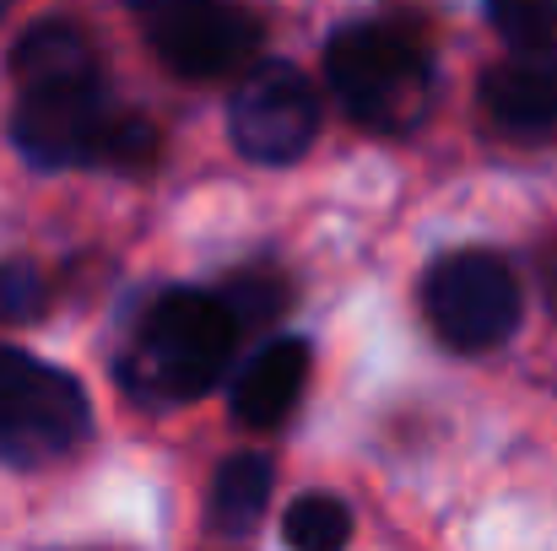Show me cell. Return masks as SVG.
<instances>
[{"label":"cell","instance_id":"obj_1","mask_svg":"<svg viewBox=\"0 0 557 551\" xmlns=\"http://www.w3.org/2000/svg\"><path fill=\"white\" fill-rule=\"evenodd\" d=\"M233 341H238V325L216 303V292H189V287L163 292L131 336L125 384L158 405L200 400L227 373Z\"/></svg>","mask_w":557,"mask_h":551},{"label":"cell","instance_id":"obj_2","mask_svg":"<svg viewBox=\"0 0 557 551\" xmlns=\"http://www.w3.org/2000/svg\"><path fill=\"white\" fill-rule=\"evenodd\" d=\"M325 82L358 125L384 136H400L428 114V60L389 22L342 27L325 43Z\"/></svg>","mask_w":557,"mask_h":551},{"label":"cell","instance_id":"obj_3","mask_svg":"<svg viewBox=\"0 0 557 551\" xmlns=\"http://www.w3.org/2000/svg\"><path fill=\"white\" fill-rule=\"evenodd\" d=\"M92 427L87 389L16 347H0V460L5 465H49L71 454Z\"/></svg>","mask_w":557,"mask_h":551},{"label":"cell","instance_id":"obj_4","mask_svg":"<svg viewBox=\"0 0 557 551\" xmlns=\"http://www.w3.org/2000/svg\"><path fill=\"white\" fill-rule=\"evenodd\" d=\"M147 49L189 82L238 76L260 54V16L238 0H131Z\"/></svg>","mask_w":557,"mask_h":551},{"label":"cell","instance_id":"obj_5","mask_svg":"<svg viewBox=\"0 0 557 551\" xmlns=\"http://www.w3.org/2000/svg\"><path fill=\"white\" fill-rule=\"evenodd\" d=\"M422 314L455 352H487L520 325V281L487 249L438 254L422 276Z\"/></svg>","mask_w":557,"mask_h":551},{"label":"cell","instance_id":"obj_6","mask_svg":"<svg viewBox=\"0 0 557 551\" xmlns=\"http://www.w3.org/2000/svg\"><path fill=\"white\" fill-rule=\"evenodd\" d=\"M227 130L249 163H265V168L298 163L309 152V141L320 136V92L298 65L260 60L244 71V82L227 103Z\"/></svg>","mask_w":557,"mask_h":551},{"label":"cell","instance_id":"obj_7","mask_svg":"<svg viewBox=\"0 0 557 551\" xmlns=\"http://www.w3.org/2000/svg\"><path fill=\"white\" fill-rule=\"evenodd\" d=\"M109 114H114V103L103 92V76L60 82V87H27L11 109V147L44 174L87 168Z\"/></svg>","mask_w":557,"mask_h":551},{"label":"cell","instance_id":"obj_8","mask_svg":"<svg viewBox=\"0 0 557 551\" xmlns=\"http://www.w3.org/2000/svg\"><path fill=\"white\" fill-rule=\"evenodd\" d=\"M482 109L504 136H547L557 130V38L509 49L482 82Z\"/></svg>","mask_w":557,"mask_h":551},{"label":"cell","instance_id":"obj_9","mask_svg":"<svg viewBox=\"0 0 557 551\" xmlns=\"http://www.w3.org/2000/svg\"><path fill=\"white\" fill-rule=\"evenodd\" d=\"M304 384H309V347L298 336H282L244 363L233 384V416L244 427H276L298 405Z\"/></svg>","mask_w":557,"mask_h":551},{"label":"cell","instance_id":"obj_10","mask_svg":"<svg viewBox=\"0 0 557 551\" xmlns=\"http://www.w3.org/2000/svg\"><path fill=\"white\" fill-rule=\"evenodd\" d=\"M11 76L22 82V92L27 87H60V82H92L98 76V49L76 22L49 16V22H38L16 38Z\"/></svg>","mask_w":557,"mask_h":551},{"label":"cell","instance_id":"obj_11","mask_svg":"<svg viewBox=\"0 0 557 551\" xmlns=\"http://www.w3.org/2000/svg\"><path fill=\"white\" fill-rule=\"evenodd\" d=\"M271 503V465L260 454H233L222 460L216 481H211V530L222 536H244L255 530V519Z\"/></svg>","mask_w":557,"mask_h":551},{"label":"cell","instance_id":"obj_12","mask_svg":"<svg viewBox=\"0 0 557 551\" xmlns=\"http://www.w3.org/2000/svg\"><path fill=\"white\" fill-rule=\"evenodd\" d=\"M282 536H287L293 551H342L352 541V514H347V503L331 498V492H304V498L287 509Z\"/></svg>","mask_w":557,"mask_h":551},{"label":"cell","instance_id":"obj_13","mask_svg":"<svg viewBox=\"0 0 557 551\" xmlns=\"http://www.w3.org/2000/svg\"><path fill=\"white\" fill-rule=\"evenodd\" d=\"M163 158V130L147 120V114H109L103 136H98V152L92 163L114 168V174H147L152 163Z\"/></svg>","mask_w":557,"mask_h":551},{"label":"cell","instance_id":"obj_14","mask_svg":"<svg viewBox=\"0 0 557 551\" xmlns=\"http://www.w3.org/2000/svg\"><path fill=\"white\" fill-rule=\"evenodd\" d=\"M216 303L233 314V325H265L287 309V281L282 276H260V271H244L227 281V292H216Z\"/></svg>","mask_w":557,"mask_h":551},{"label":"cell","instance_id":"obj_15","mask_svg":"<svg viewBox=\"0 0 557 551\" xmlns=\"http://www.w3.org/2000/svg\"><path fill=\"white\" fill-rule=\"evenodd\" d=\"M487 22L509 38V49H531L557 38V0H487Z\"/></svg>","mask_w":557,"mask_h":551},{"label":"cell","instance_id":"obj_16","mask_svg":"<svg viewBox=\"0 0 557 551\" xmlns=\"http://www.w3.org/2000/svg\"><path fill=\"white\" fill-rule=\"evenodd\" d=\"M44 314V276L27 260H0V325H27Z\"/></svg>","mask_w":557,"mask_h":551}]
</instances>
